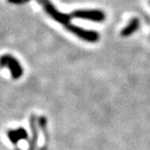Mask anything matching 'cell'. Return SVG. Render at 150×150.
<instances>
[{"mask_svg":"<svg viewBox=\"0 0 150 150\" xmlns=\"http://www.w3.org/2000/svg\"><path fill=\"white\" fill-rule=\"evenodd\" d=\"M0 67H8L14 79H19L23 75L22 65L13 56L3 55L0 57Z\"/></svg>","mask_w":150,"mask_h":150,"instance_id":"cell-2","label":"cell"},{"mask_svg":"<svg viewBox=\"0 0 150 150\" xmlns=\"http://www.w3.org/2000/svg\"><path fill=\"white\" fill-rule=\"evenodd\" d=\"M139 20H137V19L132 20L130 22V23H129V25L126 26L124 29H123L122 35H123V36H129V35H131L132 33H134V32L137 30V28H139Z\"/></svg>","mask_w":150,"mask_h":150,"instance_id":"cell-5","label":"cell"},{"mask_svg":"<svg viewBox=\"0 0 150 150\" xmlns=\"http://www.w3.org/2000/svg\"><path fill=\"white\" fill-rule=\"evenodd\" d=\"M71 16L76 19L90 20L94 22H103L105 19V15L100 10H76L71 13Z\"/></svg>","mask_w":150,"mask_h":150,"instance_id":"cell-3","label":"cell"},{"mask_svg":"<svg viewBox=\"0 0 150 150\" xmlns=\"http://www.w3.org/2000/svg\"><path fill=\"white\" fill-rule=\"evenodd\" d=\"M8 1L11 3H15V4H23V3L28 2L29 0H8Z\"/></svg>","mask_w":150,"mask_h":150,"instance_id":"cell-7","label":"cell"},{"mask_svg":"<svg viewBox=\"0 0 150 150\" xmlns=\"http://www.w3.org/2000/svg\"><path fill=\"white\" fill-rule=\"evenodd\" d=\"M38 3L40 4L45 12L49 15V16L56 21V22L59 23L64 28H67L68 31L72 32L73 34L76 35L82 40H85L87 42H97L100 39V34L94 30H87L82 28H79L77 25H71L70 19H72V16L67 14H62L59 11L56 9V7L51 3L50 0H37Z\"/></svg>","mask_w":150,"mask_h":150,"instance_id":"cell-1","label":"cell"},{"mask_svg":"<svg viewBox=\"0 0 150 150\" xmlns=\"http://www.w3.org/2000/svg\"><path fill=\"white\" fill-rule=\"evenodd\" d=\"M8 137L11 142L17 143L19 142L21 139H28V133L25 132V129L20 128L17 130H10L8 132Z\"/></svg>","mask_w":150,"mask_h":150,"instance_id":"cell-4","label":"cell"},{"mask_svg":"<svg viewBox=\"0 0 150 150\" xmlns=\"http://www.w3.org/2000/svg\"><path fill=\"white\" fill-rule=\"evenodd\" d=\"M34 117L32 116L31 119H30V127H31V130H32V140H31V146H33L36 144V140H37V131H36V127H35V123H34Z\"/></svg>","mask_w":150,"mask_h":150,"instance_id":"cell-6","label":"cell"}]
</instances>
